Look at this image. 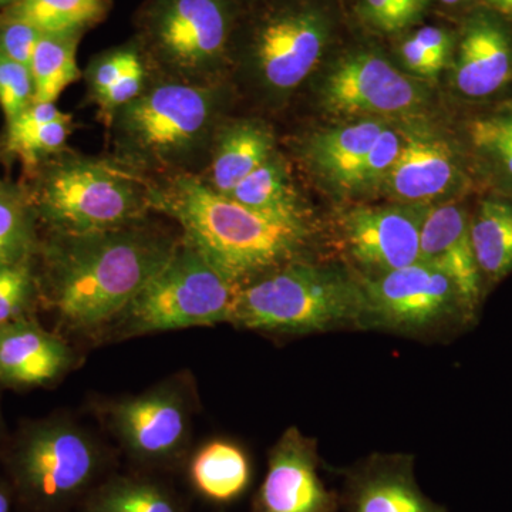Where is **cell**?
I'll list each match as a JSON object with an SVG mask.
<instances>
[{"label": "cell", "mask_w": 512, "mask_h": 512, "mask_svg": "<svg viewBox=\"0 0 512 512\" xmlns=\"http://www.w3.org/2000/svg\"><path fill=\"white\" fill-rule=\"evenodd\" d=\"M150 210L183 229L185 242L235 285L295 261L308 229L271 220L211 190L197 174L151 178Z\"/></svg>", "instance_id": "7a4b0ae2"}, {"label": "cell", "mask_w": 512, "mask_h": 512, "mask_svg": "<svg viewBox=\"0 0 512 512\" xmlns=\"http://www.w3.org/2000/svg\"><path fill=\"white\" fill-rule=\"evenodd\" d=\"M495 9L512 18V0H488Z\"/></svg>", "instance_id": "60d3db41"}, {"label": "cell", "mask_w": 512, "mask_h": 512, "mask_svg": "<svg viewBox=\"0 0 512 512\" xmlns=\"http://www.w3.org/2000/svg\"><path fill=\"white\" fill-rule=\"evenodd\" d=\"M322 103L336 116H390L416 110L424 93L379 53L357 50L338 60L325 77Z\"/></svg>", "instance_id": "8fae6325"}, {"label": "cell", "mask_w": 512, "mask_h": 512, "mask_svg": "<svg viewBox=\"0 0 512 512\" xmlns=\"http://www.w3.org/2000/svg\"><path fill=\"white\" fill-rule=\"evenodd\" d=\"M151 178L117 160L62 153L47 161L32 201L55 234H87L143 221Z\"/></svg>", "instance_id": "5b68a950"}, {"label": "cell", "mask_w": 512, "mask_h": 512, "mask_svg": "<svg viewBox=\"0 0 512 512\" xmlns=\"http://www.w3.org/2000/svg\"><path fill=\"white\" fill-rule=\"evenodd\" d=\"M413 37L420 45L433 53L437 59L447 64L451 47H453L451 36L448 35L447 30L437 28V26H424V28L417 30Z\"/></svg>", "instance_id": "f35d334b"}, {"label": "cell", "mask_w": 512, "mask_h": 512, "mask_svg": "<svg viewBox=\"0 0 512 512\" xmlns=\"http://www.w3.org/2000/svg\"><path fill=\"white\" fill-rule=\"evenodd\" d=\"M73 130L69 114L62 119L30 128H8L6 147L26 167L36 168L64 153Z\"/></svg>", "instance_id": "f1b7e54d"}, {"label": "cell", "mask_w": 512, "mask_h": 512, "mask_svg": "<svg viewBox=\"0 0 512 512\" xmlns=\"http://www.w3.org/2000/svg\"><path fill=\"white\" fill-rule=\"evenodd\" d=\"M36 218L28 192L15 184L0 183V265L30 261Z\"/></svg>", "instance_id": "484cf974"}, {"label": "cell", "mask_w": 512, "mask_h": 512, "mask_svg": "<svg viewBox=\"0 0 512 512\" xmlns=\"http://www.w3.org/2000/svg\"><path fill=\"white\" fill-rule=\"evenodd\" d=\"M100 464V448L92 436L60 419L33 424L8 458L15 490L37 510H53L79 497L99 474Z\"/></svg>", "instance_id": "ba28073f"}, {"label": "cell", "mask_w": 512, "mask_h": 512, "mask_svg": "<svg viewBox=\"0 0 512 512\" xmlns=\"http://www.w3.org/2000/svg\"><path fill=\"white\" fill-rule=\"evenodd\" d=\"M336 495L319 476L318 444L289 427L269 453L254 512H335Z\"/></svg>", "instance_id": "5bb4252c"}, {"label": "cell", "mask_w": 512, "mask_h": 512, "mask_svg": "<svg viewBox=\"0 0 512 512\" xmlns=\"http://www.w3.org/2000/svg\"><path fill=\"white\" fill-rule=\"evenodd\" d=\"M72 360L69 346L33 320L0 325V383L45 386L62 376Z\"/></svg>", "instance_id": "e0dca14e"}, {"label": "cell", "mask_w": 512, "mask_h": 512, "mask_svg": "<svg viewBox=\"0 0 512 512\" xmlns=\"http://www.w3.org/2000/svg\"><path fill=\"white\" fill-rule=\"evenodd\" d=\"M386 127L382 120L367 119L322 131L309 141V160L329 183L349 191L357 167Z\"/></svg>", "instance_id": "44dd1931"}, {"label": "cell", "mask_w": 512, "mask_h": 512, "mask_svg": "<svg viewBox=\"0 0 512 512\" xmlns=\"http://www.w3.org/2000/svg\"><path fill=\"white\" fill-rule=\"evenodd\" d=\"M82 33H43L40 37L29 66L35 86L33 103H56L79 79L76 55Z\"/></svg>", "instance_id": "d4e9b609"}, {"label": "cell", "mask_w": 512, "mask_h": 512, "mask_svg": "<svg viewBox=\"0 0 512 512\" xmlns=\"http://www.w3.org/2000/svg\"><path fill=\"white\" fill-rule=\"evenodd\" d=\"M20 2V0H0V6H6V5H16V3Z\"/></svg>", "instance_id": "7bdbcfd3"}, {"label": "cell", "mask_w": 512, "mask_h": 512, "mask_svg": "<svg viewBox=\"0 0 512 512\" xmlns=\"http://www.w3.org/2000/svg\"><path fill=\"white\" fill-rule=\"evenodd\" d=\"M42 35L28 20L8 12L0 20V53L29 67Z\"/></svg>", "instance_id": "e575fe53"}, {"label": "cell", "mask_w": 512, "mask_h": 512, "mask_svg": "<svg viewBox=\"0 0 512 512\" xmlns=\"http://www.w3.org/2000/svg\"><path fill=\"white\" fill-rule=\"evenodd\" d=\"M419 262L447 275L476 316L483 278L471 242L470 220L463 208L454 204L427 208L421 225Z\"/></svg>", "instance_id": "9a60e30c"}, {"label": "cell", "mask_w": 512, "mask_h": 512, "mask_svg": "<svg viewBox=\"0 0 512 512\" xmlns=\"http://www.w3.org/2000/svg\"><path fill=\"white\" fill-rule=\"evenodd\" d=\"M350 512H447L421 491L413 458L377 454L349 477Z\"/></svg>", "instance_id": "2e32d148"}, {"label": "cell", "mask_w": 512, "mask_h": 512, "mask_svg": "<svg viewBox=\"0 0 512 512\" xmlns=\"http://www.w3.org/2000/svg\"><path fill=\"white\" fill-rule=\"evenodd\" d=\"M511 46L507 33L488 18L474 19L458 47L454 82L464 96L487 97L511 77Z\"/></svg>", "instance_id": "ffe728a7"}, {"label": "cell", "mask_w": 512, "mask_h": 512, "mask_svg": "<svg viewBox=\"0 0 512 512\" xmlns=\"http://www.w3.org/2000/svg\"><path fill=\"white\" fill-rule=\"evenodd\" d=\"M275 154V136L259 120H237L218 127L208 154L207 177L211 190L229 195L241 181Z\"/></svg>", "instance_id": "d6986e66"}, {"label": "cell", "mask_w": 512, "mask_h": 512, "mask_svg": "<svg viewBox=\"0 0 512 512\" xmlns=\"http://www.w3.org/2000/svg\"><path fill=\"white\" fill-rule=\"evenodd\" d=\"M33 100L35 86L29 67L0 53V109L6 123H12Z\"/></svg>", "instance_id": "836d02e7"}, {"label": "cell", "mask_w": 512, "mask_h": 512, "mask_svg": "<svg viewBox=\"0 0 512 512\" xmlns=\"http://www.w3.org/2000/svg\"><path fill=\"white\" fill-rule=\"evenodd\" d=\"M329 16L309 3L271 9L255 20L245 40V64L259 89L285 96L313 72L330 39Z\"/></svg>", "instance_id": "30bf717a"}, {"label": "cell", "mask_w": 512, "mask_h": 512, "mask_svg": "<svg viewBox=\"0 0 512 512\" xmlns=\"http://www.w3.org/2000/svg\"><path fill=\"white\" fill-rule=\"evenodd\" d=\"M137 29V45L154 77L220 84L217 77L234 45V5L231 0H147Z\"/></svg>", "instance_id": "8992f818"}, {"label": "cell", "mask_w": 512, "mask_h": 512, "mask_svg": "<svg viewBox=\"0 0 512 512\" xmlns=\"http://www.w3.org/2000/svg\"><path fill=\"white\" fill-rule=\"evenodd\" d=\"M140 53V46L136 40L127 45L114 47L107 52L100 53L94 57L87 66L84 79H86L87 90L90 99L99 106L111 87L120 79L121 74L126 72L128 64Z\"/></svg>", "instance_id": "d6a6232c"}, {"label": "cell", "mask_w": 512, "mask_h": 512, "mask_svg": "<svg viewBox=\"0 0 512 512\" xmlns=\"http://www.w3.org/2000/svg\"><path fill=\"white\" fill-rule=\"evenodd\" d=\"M360 282L365 295L362 329L427 336L476 319L453 281L421 262Z\"/></svg>", "instance_id": "9c48e42d"}, {"label": "cell", "mask_w": 512, "mask_h": 512, "mask_svg": "<svg viewBox=\"0 0 512 512\" xmlns=\"http://www.w3.org/2000/svg\"><path fill=\"white\" fill-rule=\"evenodd\" d=\"M403 141L404 138L393 128H384L383 133L366 154L365 160L353 174L349 191H365L377 184H383L402 151Z\"/></svg>", "instance_id": "1f68e13d"}, {"label": "cell", "mask_w": 512, "mask_h": 512, "mask_svg": "<svg viewBox=\"0 0 512 512\" xmlns=\"http://www.w3.org/2000/svg\"><path fill=\"white\" fill-rule=\"evenodd\" d=\"M12 490L8 484L0 480V512H12Z\"/></svg>", "instance_id": "ab89813d"}, {"label": "cell", "mask_w": 512, "mask_h": 512, "mask_svg": "<svg viewBox=\"0 0 512 512\" xmlns=\"http://www.w3.org/2000/svg\"><path fill=\"white\" fill-rule=\"evenodd\" d=\"M111 429L131 456L161 463L181 453L190 434V407L180 386L167 383L114 403Z\"/></svg>", "instance_id": "7c38bea8"}, {"label": "cell", "mask_w": 512, "mask_h": 512, "mask_svg": "<svg viewBox=\"0 0 512 512\" xmlns=\"http://www.w3.org/2000/svg\"><path fill=\"white\" fill-rule=\"evenodd\" d=\"M468 133L478 153L512 183V110L474 120Z\"/></svg>", "instance_id": "f546056e"}, {"label": "cell", "mask_w": 512, "mask_h": 512, "mask_svg": "<svg viewBox=\"0 0 512 512\" xmlns=\"http://www.w3.org/2000/svg\"><path fill=\"white\" fill-rule=\"evenodd\" d=\"M400 55H402L403 63L406 64L407 69L410 72L420 74V76H436L446 66V63L437 59L426 47L420 45L413 36L404 40Z\"/></svg>", "instance_id": "8d00e7d4"}, {"label": "cell", "mask_w": 512, "mask_h": 512, "mask_svg": "<svg viewBox=\"0 0 512 512\" xmlns=\"http://www.w3.org/2000/svg\"><path fill=\"white\" fill-rule=\"evenodd\" d=\"M227 197L271 220L306 227L288 167L276 153L241 181Z\"/></svg>", "instance_id": "603a6c76"}, {"label": "cell", "mask_w": 512, "mask_h": 512, "mask_svg": "<svg viewBox=\"0 0 512 512\" xmlns=\"http://www.w3.org/2000/svg\"><path fill=\"white\" fill-rule=\"evenodd\" d=\"M453 151L431 137H404L402 151L383 184L397 200L421 205L446 195L458 180Z\"/></svg>", "instance_id": "ac0fdd59"}, {"label": "cell", "mask_w": 512, "mask_h": 512, "mask_svg": "<svg viewBox=\"0 0 512 512\" xmlns=\"http://www.w3.org/2000/svg\"><path fill=\"white\" fill-rule=\"evenodd\" d=\"M190 477L195 490L207 500L231 503L241 497L251 483V460L239 444L212 440L192 458Z\"/></svg>", "instance_id": "7402d4cb"}, {"label": "cell", "mask_w": 512, "mask_h": 512, "mask_svg": "<svg viewBox=\"0 0 512 512\" xmlns=\"http://www.w3.org/2000/svg\"><path fill=\"white\" fill-rule=\"evenodd\" d=\"M241 288L181 239L170 261L119 318L130 335L231 322Z\"/></svg>", "instance_id": "52a82bcc"}, {"label": "cell", "mask_w": 512, "mask_h": 512, "mask_svg": "<svg viewBox=\"0 0 512 512\" xmlns=\"http://www.w3.org/2000/svg\"><path fill=\"white\" fill-rule=\"evenodd\" d=\"M42 33L84 32L106 13L104 0H20L9 10Z\"/></svg>", "instance_id": "4316f807"}, {"label": "cell", "mask_w": 512, "mask_h": 512, "mask_svg": "<svg viewBox=\"0 0 512 512\" xmlns=\"http://www.w3.org/2000/svg\"><path fill=\"white\" fill-rule=\"evenodd\" d=\"M221 84H190L151 77L136 100L109 121L114 160L154 178L195 174L220 127Z\"/></svg>", "instance_id": "3957f363"}, {"label": "cell", "mask_w": 512, "mask_h": 512, "mask_svg": "<svg viewBox=\"0 0 512 512\" xmlns=\"http://www.w3.org/2000/svg\"><path fill=\"white\" fill-rule=\"evenodd\" d=\"M427 208L421 205L356 207L340 220L350 256L367 276L419 262L420 234Z\"/></svg>", "instance_id": "4fadbf2b"}, {"label": "cell", "mask_w": 512, "mask_h": 512, "mask_svg": "<svg viewBox=\"0 0 512 512\" xmlns=\"http://www.w3.org/2000/svg\"><path fill=\"white\" fill-rule=\"evenodd\" d=\"M471 242L481 278L495 284L512 272V205L487 200L470 220Z\"/></svg>", "instance_id": "cb8c5ba5"}, {"label": "cell", "mask_w": 512, "mask_h": 512, "mask_svg": "<svg viewBox=\"0 0 512 512\" xmlns=\"http://www.w3.org/2000/svg\"><path fill=\"white\" fill-rule=\"evenodd\" d=\"M86 512H181L165 488L140 478L120 477L101 485Z\"/></svg>", "instance_id": "83f0119b"}, {"label": "cell", "mask_w": 512, "mask_h": 512, "mask_svg": "<svg viewBox=\"0 0 512 512\" xmlns=\"http://www.w3.org/2000/svg\"><path fill=\"white\" fill-rule=\"evenodd\" d=\"M178 244L141 221L109 231L55 234L46 248L53 305L76 328L117 318L170 261Z\"/></svg>", "instance_id": "6da1fadb"}, {"label": "cell", "mask_w": 512, "mask_h": 512, "mask_svg": "<svg viewBox=\"0 0 512 512\" xmlns=\"http://www.w3.org/2000/svg\"><path fill=\"white\" fill-rule=\"evenodd\" d=\"M35 293L29 261L0 265V325L26 318Z\"/></svg>", "instance_id": "4dcf8cb0"}, {"label": "cell", "mask_w": 512, "mask_h": 512, "mask_svg": "<svg viewBox=\"0 0 512 512\" xmlns=\"http://www.w3.org/2000/svg\"><path fill=\"white\" fill-rule=\"evenodd\" d=\"M362 282L332 266L298 259L242 286L232 323L259 332L309 333L362 329Z\"/></svg>", "instance_id": "277c9868"}, {"label": "cell", "mask_w": 512, "mask_h": 512, "mask_svg": "<svg viewBox=\"0 0 512 512\" xmlns=\"http://www.w3.org/2000/svg\"><path fill=\"white\" fill-rule=\"evenodd\" d=\"M441 3L448 6L460 5V3L466 2V0H440Z\"/></svg>", "instance_id": "b9f144b4"}, {"label": "cell", "mask_w": 512, "mask_h": 512, "mask_svg": "<svg viewBox=\"0 0 512 512\" xmlns=\"http://www.w3.org/2000/svg\"><path fill=\"white\" fill-rule=\"evenodd\" d=\"M64 116L66 113H63L56 103H32L19 117L8 124V128L42 126L50 121L62 119Z\"/></svg>", "instance_id": "74e56055"}, {"label": "cell", "mask_w": 512, "mask_h": 512, "mask_svg": "<svg viewBox=\"0 0 512 512\" xmlns=\"http://www.w3.org/2000/svg\"><path fill=\"white\" fill-rule=\"evenodd\" d=\"M360 13L373 28L382 32H399L412 25L421 13L396 0H362Z\"/></svg>", "instance_id": "d590c367"}]
</instances>
